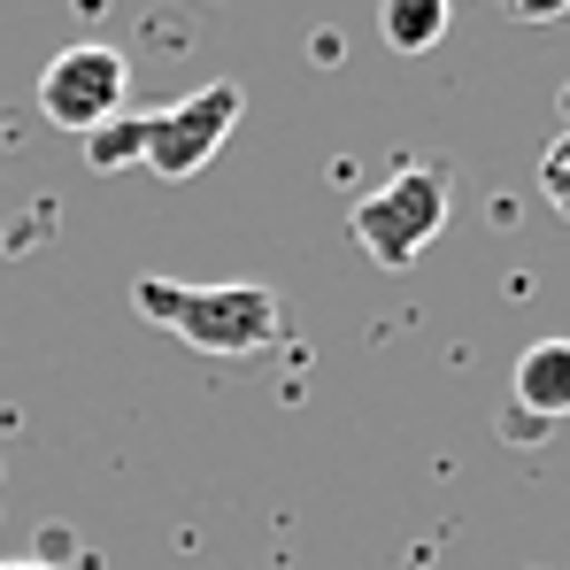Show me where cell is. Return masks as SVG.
<instances>
[{
	"label": "cell",
	"mask_w": 570,
	"mask_h": 570,
	"mask_svg": "<svg viewBox=\"0 0 570 570\" xmlns=\"http://www.w3.org/2000/svg\"><path fill=\"white\" fill-rule=\"evenodd\" d=\"M239 86H200V94L170 100V108H147V116H116V124H100L94 139H86V155H94V170H155L163 186H186L200 178L216 155H224V139L239 131Z\"/></svg>",
	"instance_id": "1"
},
{
	"label": "cell",
	"mask_w": 570,
	"mask_h": 570,
	"mask_svg": "<svg viewBox=\"0 0 570 570\" xmlns=\"http://www.w3.org/2000/svg\"><path fill=\"white\" fill-rule=\"evenodd\" d=\"M131 308L163 332H178L200 355H263L285 340V301L271 285H186V278H139L131 285Z\"/></svg>",
	"instance_id": "2"
},
{
	"label": "cell",
	"mask_w": 570,
	"mask_h": 570,
	"mask_svg": "<svg viewBox=\"0 0 570 570\" xmlns=\"http://www.w3.org/2000/svg\"><path fill=\"white\" fill-rule=\"evenodd\" d=\"M448 208H455V178L440 163H401L385 186H371L347 208V232L379 271H409L448 232Z\"/></svg>",
	"instance_id": "3"
},
{
	"label": "cell",
	"mask_w": 570,
	"mask_h": 570,
	"mask_svg": "<svg viewBox=\"0 0 570 570\" xmlns=\"http://www.w3.org/2000/svg\"><path fill=\"white\" fill-rule=\"evenodd\" d=\"M124 100H131V62H124L116 47H100V39L62 47V55L47 62V78H39L47 124H62V131H78V139H94L100 124H116Z\"/></svg>",
	"instance_id": "4"
},
{
	"label": "cell",
	"mask_w": 570,
	"mask_h": 570,
	"mask_svg": "<svg viewBox=\"0 0 570 570\" xmlns=\"http://www.w3.org/2000/svg\"><path fill=\"white\" fill-rule=\"evenodd\" d=\"M517 440H540L548 424H563L570 416V340H532L524 355H517Z\"/></svg>",
	"instance_id": "5"
},
{
	"label": "cell",
	"mask_w": 570,
	"mask_h": 570,
	"mask_svg": "<svg viewBox=\"0 0 570 570\" xmlns=\"http://www.w3.org/2000/svg\"><path fill=\"white\" fill-rule=\"evenodd\" d=\"M379 31H385L393 55H424V47L448 39V0H385Z\"/></svg>",
	"instance_id": "6"
},
{
	"label": "cell",
	"mask_w": 570,
	"mask_h": 570,
	"mask_svg": "<svg viewBox=\"0 0 570 570\" xmlns=\"http://www.w3.org/2000/svg\"><path fill=\"white\" fill-rule=\"evenodd\" d=\"M540 200H548L556 216H570V131L540 155Z\"/></svg>",
	"instance_id": "7"
},
{
	"label": "cell",
	"mask_w": 570,
	"mask_h": 570,
	"mask_svg": "<svg viewBox=\"0 0 570 570\" xmlns=\"http://www.w3.org/2000/svg\"><path fill=\"white\" fill-rule=\"evenodd\" d=\"M0 570H55V563H47V556H8Z\"/></svg>",
	"instance_id": "8"
}]
</instances>
